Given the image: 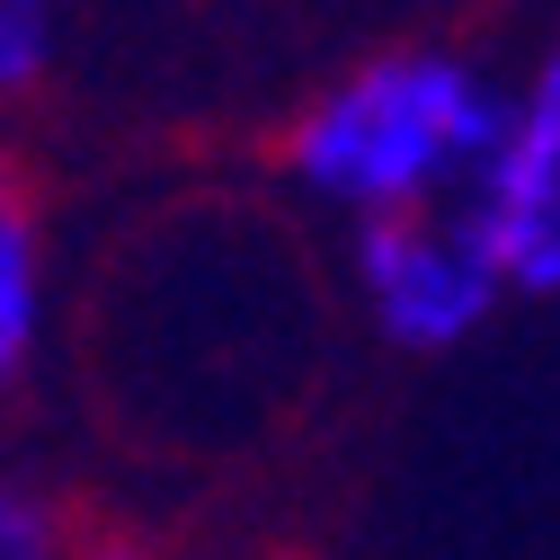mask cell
Segmentation results:
<instances>
[{
  "instance_id": "6da1fadb",
  "label": "cell",
  "mask_w": 560,
  "mask_h": 560,
  "mask_svg": "<svg viewBox=\"0 0 560 560\" xmlns=\"http://www.w3.org/2000/svg\"><path fill=\"white\" fill-rule=\"evenodd\" d=\"M499 98H508V72L480 62L471 45H445V36L383 45L285 116L276 178L338 223L463 205L489 161V133H499Z\"/></svg>"
},
{
  "instance_id": "7a4b0ae2",
  "label": "cell",
  "mask_w": 560,
  "mask_h": 560,
  "mask_svg": "<svg viewBox=\"0 0 560 560\" xmlns=\"http://www.w3.org/2000/svg\"><path fill=\"white\" fill-rule=\"evenodd\" d=\"M347 294L365 329L400 357H445L480 338L508 303V276L489 258L471 205H418V214L347 223Z\"/></svg>"
},
{
  "instance_id": "3957f363",
  "label": "cell",
  "mask_w": 560,
  "mask_h": 560,
  "mask_svg": "<svg viewBox=\"0 0 560 560\" xmlns=\"http://www.w3.org/2000/svg\"><path fill=\"white\" fill-rule=\"evenodd\" d=\"M463 205L508 276V303H560V27L525 54V72H508L499 133Z\"/></svg>"
},
{
  "instance_id": "277c9868",
  "label": "cell",
  "mask_w": 560,
  "mask_h": 560,
  "mask_svg": "<svg viewBox=\"0 0 560 560\" xmlns=\"http://www.w3.org/2000/svg\"><path fill=\"white\" fill-rule=\"evenodd\" d=\"M45 329H54V232H45L36 178L0 143V400L36 383Z\"/></svg>"
},
{
  "instance_id": "5b68a950",
  "label": "cell",
  "mask_w": 560,
  "mask_h": 560,
  "mask_svg": "<svg viewBox=\"0 0 560 560\" xmlns=\"http://www.w3.org/2000/svg\"><path fill=\"white\" fill-rule=\"evenodd\" d=\"M72 534H81V508L45 471L0 454V560H72Z\"/></svg>"
},
{
  "instance_id": "8992f818",
  "label": "cell",
  "mask_w": 560,
  "mask_h": 560,
  "mask_svg": "<svg viewBox=\"0 0 560 560\" xmlns=\"http://www.w3.org/2000/svg\"><path fill=\"white\" fill-rule=\"evenodd\" d=\"M54 54H62V0H0V116L54 81Z\"/></svg>"
},
{
  "instance_id": "52a82bcc",
  "label": "cell",
  "mask_w": 560,
  "mask_h": 560,
  "mask_svg": "<svg viewBox=\"0 0 560 560\" xmlns=\"http://www.w3.org/2000/svg\"><path fill=\"white\" fill-rule=\"evenodd\" d=\"M72 560H187V551L170 534H152V525H133V516H81Z\"/></svg>"
}]
</instances>
